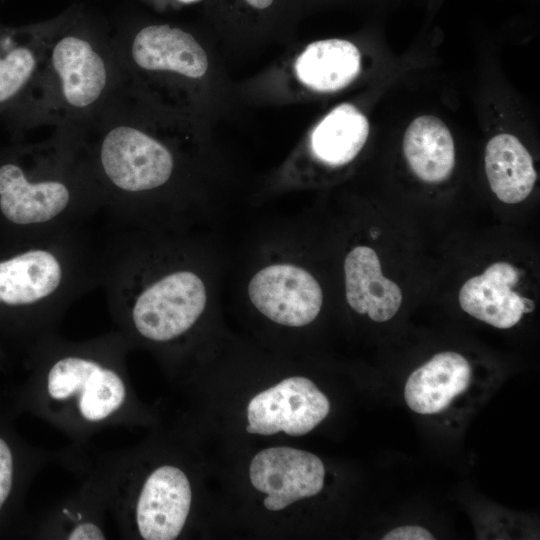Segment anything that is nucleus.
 I'll return each instance as SVG.
<instances>
[{
  "label": "nucleus",
  "mask_w": 540,
  "mask_h": 540,
  "mask_svg": "<svg viewBox=\"0 0 540 540\" xmlns=\"http://www.w3.org/2000/svg\"><path fill=\"white\" fill-rule=\"evenodd\" d=\"M162 108L124 83L77 144L111 229L188 230L196 215L193 156L159 126Z\"/></svg>",
  "instance_id": "obj_1"
},
{
  "label": "nucleus",
  "mask_w": 540,
  "mask_h": 540,
  "mask_svg": "<svg viewBox=\"0 0 540 540\" xmlns=\"http://www.w3.org/2000/svg\"><path fill=\"white\" fill-rule=\"evenodd\" d=\"M208 262L188 230L110 229L100 286L125 333L168 344L194 328L214 296Z\"/></svg>",
  "instance_id": "obj_2"
},
{
  "label": "nucleus",
  "mask_w": 540,
  "mask_h": 540,
  "mask_svg": "<svg viewBox=\"0 0 540 540\" xmlns=\"http://www.w3.org/2000/svg\"><path fill=\"white\" fill-rule=\"evenodd\" d=\"M101 205L72 127L0 148L4 244L88 226Z\"/></svg>",
  "instance_id": "obj_3"
},
{
  "label": "nucleus",
  "mask_w": 540,
  "mask_h": 540,
  "mask_svg": "<svg viewBox=\"0 0 540 540\" xmlns=\"http://www.w3.org/2000/svg\"><path fill=\"white\" fill-rule=\"evenodd\" d=\"M103 248L88 226L4 244L0 325L47 340L63 312L100 286Z\"/></svg>",
  "instance_id": "obj_4"
},
{
  "label": "nucleus",
  "mask_w": 540,
  "mask_h": 540,
  "mask_svg": "<svg viewBox=\"0 0 540 540\" xmlns=\"http://www.w3.org/2000/svg\"><path fill=\"white\" fill-rule=\"evenodd\" d=\"M113 38L84 25L51 26L38 76L12 133L83 126L122 87Z\"/></svg>",
  "instance_id": "obj_5"
},
{
  "label": "nucleus",
  "mask_w": 540,
  "mask_h": 540,
  "mask_svg": "<svg viewBox=\"0 0 540 540\" xmlns=\"http://www.w3.org/2000/svg\"><path fill=\"white\" fill-rule=\"evenodd\" d=\"M113 38L125 84L148 95L155 89L197 98L196 88L206 77L208 53L188 30L167 23H148L123 29Z\"/></svg>",
  "instance_id": "obj_6"
},
{
  "label": "nucleus",
  "mask_w": 540,
  "mask_h": 540,
  "mask_svg": "<svg viewBox=\"0 0 540 540\" xmlns=\"http://www.w3.org/2000/svg\"><path fill=\"white\" fill-rule=\"evenodd\" d=\"M119 339L84 345L43 344L45 388L55 402H71L86 422L97 423L125 403L126 384L118 370Z\"/></svg>",
  "instance_id": "obj_7"
},
{
  "label": "nucleus",
  "mask_w": 540,
  "mask_h": 540,
  "mask_svg": "<svg viewBox=\"0 0 540 540\" xmlns=\"http://www.w3.org/2000/svg\"><path fill=\"white\" fill-rule=\"evenodd\" d=\"M245 295L261 315L286 327L309 325L324 302L318 278L290 254L256 265L247 278Z\"/></svg>",
  "instance_id": "obj_8"
},
{
  "label": "nucleus",
  "mask_w": 540,
  "mask_h": 540,
  "mask_svg": "<svg viewBox=\"0 0 540 540\" xmlns=\"http://www.w3.org/2000/svg\"><path fill=\"white\" fill-rule=\"evenodd\" d=\"M329 411L328 398L311 380L289 377L251 399L246 430L261 435L282 431L302 436L322 422Z\"/></svg>",
  "instance_id": "obj_9"
},
{
  "label": "nucleus",
  "mask_w": 540,
  "mask_h": 540,
  "mask_svg": "<svg viewBox=\"0 0 540 540\" xmlns=\"http://www.w3.org/2000/svg\"><path fill=\"white\" fill-rule=\"evenodd\" d=\"M254 488L267 494L264 506L279 511L318 494L325 468L316 455L291 447H271L254 456L249 468Z\"/></svg>",
  "instance_id": "obj_10"
},
{
  "label": "nucleus",
  "mask_w": 540,
  "mask_h": 540,
  "mask_svg": "<svg viewBox=\"0 0 540 540\" xmlns=\"http://www.w3.org/2000/svg\"><path fill=\"white\" fill-rule=\"evenodd\" d=\"M50 29L0 25V120L11 130L35 84Z\"/></svg>",
  "instance_id": "obj_11"
},
{
  "label": "nucleus",
  "mask_w": 540,
  "mask_h": 540,
  "mask_svg": "<svg viewBox=\"0 0 540 540\" xmlns=\"http://www.w3.org/2000/svg\"><path fill=\"white\" fill-rule=\"evenodd\" d=\"M192 492L186 474L172 465L155 469L138 495L135 521L145 540L176 539L190 511Z\"/></svg>",
  "instance_id": "obj_12"
},
{
  "label": "nucleus",
  "mask_w": 540,
  "mask_h": 540,
  "mask_svg": "<svg viewBox=\"0 0 540 540\" xmlns=\"http://www.w3.org/2000/svg\"><path fill=\"white\" fill-rule=\"evenodd\" d=\"M520 277L513 264L494 262L462 285L459 305L470 316L491 326L511 328L534 308V302L516 290Z\"/></svg>",
  "instance_id": "obj_13"
},
{
  "label": "nucleus",
  "mask_w": 540,
  "mask_h": 540,
  "mask_svg": "<svg viewBox=\"0 0 540 540\" xmlns=\"http://www.w3.org/2000/svg\"><path fill=\"white\" fill-rule=\"evenodd\" d=\"M344 291L349 307L375 322L392 319L402 303V291L382 274L377 252L366 245H356L343 261Z\"/></svg>",
  "instance_id": "obj_14"
},
{
  "label": "nucleus",
  "mask_w": 540,
  "mask_h": 540,
  "mask_svg": "<svg viewBox=\"0 0 540 540\" xmlns=\"http://www.w3.org/2000/svg\"><path fill=\"white\" fill-rule=\"evenodd\" d=\"M471 376V366L461 354L438 353L408 377L405 401L418 414L439 413L468 388Z\"/></svg>",
  "instance_id": "obj_15"
},
{
  "label": "nucleus",
  "mask_w": 540,
  "mask_h": 540,
  "mask_svg": "<svg viewBox=\"0 0 540 540\" xmlns=\"http://www.w3.org/2000/svg\"><path fill=\"white\" fill-rule=\"evenodd\" d=\"M293 69L305 87L319 92L336 91L358 76L361 54L354 43L345 39L317 40L300 52Z\"/></svg>",
  "instance_id": "obj_16"
},
{
  "label": "nucleus",
  "mask_w": 540,
  "mask_h": 540,
  "mask_svg": "<svg viewBox=\"0 0 540 540\" xmlns=\"http://www.w3.org/2000/svg\"><path fill=\"white\" fill-rule=\"evenodd\" d=\"M403 154L414 175L426 183L446 180L455 167V144L446 124L436 116L412 120L403 136Z\"/></svg>",
  "instance_id": "obj_17"
},
{
  "label": "nucleus",
  "mask_w": 540,
  "mask_h": 540,
  "mask_svg": "<svg viewBox=\"0 0 540 540\" xmlns=\"http://www.w3.org/2000/svg\"><path fill=\"white\" fill-rule=\"evenodd\" d=\"M484 163L489 186L503 203L517 204L531 194L536 170L532 156L516 136H493L486 144Z\"/></svg>",
  "instance_id": "obj_18"
},
{
  "label": "nucleus",
  "mask_w": 540,
  "mask_h": 540,
  "mask_svg": "<svg viewBox=\"0 0 540 540\" xmlns=\"http://www.w3.org/2000/svg\"><path fill=\"white\" fill-rule=\"evenodd\" d=\"M369 129L368 119L356 106L340 104L313 129L309 141L310 153L324 165H346L361 152Z\"/></svg>",
  "instance_id": "obj_19"
},
{
  "label": "nucleus",
  "mask_w": 540,
  "mask_h": 540,
  "mask_svg": "<svg viewBox=\"0 0 540 540\" xmlns=\"http://www.w3.org/2000/svg\"><path fill=\"white\" fill-rule=\"evenodd\" d=\"M13 454L8 443L0 437V511L8 499L13 484Z\"/></svg>",
  "instance_id": "obj_20"
},
{
  "label": "nucleus",
  "mask_w": 540,
  "mask_h": 540,
  "mask_svg": "<svg viewBox=\"0 0 540 540\" xmlns=\"http://www.w3.org/2000/svg\"><path fill=\"white\" fill-rule=\"evenodd\" d=\"M383 540H433L434 536L425 528L420 526H401L390 530L383 537Z\"/></svg>",
  "instance_id": "obj_21"
},
{
  "label": "nucleus",
  "mask_w": 540,
  "mask_h": 540,
  "mask_svg": "<svg viewBox=\"0 0 540 540\" xmlns=\"http://www.w3.org/2000/svg\"><path fill=\"white\" fill-rule=\"evenodd\" d=\"M69 540H102L106 539L102 529L95 523L84 521L75 525L67 534Z\"/></svg>",
  "instance_id": "obj_22"
},
{
  "label": "nucleus",
  "mask_w": 540,
  "mask_h": 540,
  "mask_svg": "<svg viewBox=\"0 0 540 540\" xmlns=\"http://www.w3.org/2000/svg\"><path fill=\"white\" fill-rule=\"evenodd\" d=\"M250 8L255 10H265L269 8L275 0H242Z\"/></svg>",
  "instance_id": "obj_23"
},
{
  "label": "nucleus",
  "mask_w": 540,
  "mask_h": 540,
  "mask_svg": "<svg viewBox=\"0 0 540 540\" xmlns=\"http://www.w3.org/2000/svg\"><path fill=\"white\" fill-rule=\"evenodd\" d=\"M178 3L180 4H185V5H189V4H194V3H198L202 0H176Z\"/></svg>",
  "instance_id": "obj_24"
}]
</instances>
